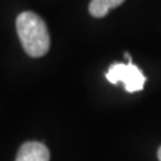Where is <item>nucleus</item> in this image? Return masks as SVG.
<instances>
[{"instance_id": "7ed1b4c3", "label": "nucleus", "mask_w": 161, "mask_h": 161, "mask_svg": "<svg viewBox=\"0 0 161 161\" xmlns=\"http://www.w3.org/2000/svg\"><path fill=\"white\" fill-rule=\"evenodd\" d=\"M15 161H50V150L42 142L28 141L19 148Z\"/></svg>"}, {"instance_id": "20e7f679", "label": "nucleus", "mask_w": 161, "mask_h": 161, "mask_svg": "<svg viewBox=\"0 0 161 161\" xmlns=\"http://www.w3.org/2000/svg\"><path fill=\"white\" fill-rule=\"evenodd\" d=\"M125 0H92L89 4V12L93 18H103L112 8L121 6Z\"/></svg>"}, {"instance_id": "f257e3e1", "label": "nucleus", "mask_w": 161, "mask_h": 161, "mask_svg": "<svg viewBox=\"0 0 161 161\" xmlns=\"http://www.w3.org/2000/svg\"><path fill=\"white\" fill-rule=\"evenodd\" d=\"M16 31L20 43L30 57L40 58L50 50V34L39 15L24 11L16 18Z\"/></svg>"}, {"instance_id": "f03ea898", "label": "nucleus", "mask_w": 161, "mask_h": 161, "mask_svg": "<svg viewBox=\"0 0 161 161\" xmlns=\"http://www.w3.org/2000/svg\"><path fill=\"white\" fill-rule=\"evenodd\" d=\"M106 78L110 83L114 85L122 82L125 90L128 93H134L142 90L145 80H147L142 71L132 62L112 64L106 73Z\"/></svg>"}, {"instance_id": "39448f33", "label": "nucleus", "mask_w": 161, "mask_h": 161, "mask_svg": "<svg viewBox=\"0 0 161 161\" xmlns=\"http://www.w3.org/2000/svg\"><path fill=\"white\" fill-rule=\"evenodd\" d=\"M157 157H158V160L161 161V147H160V149H158V152H157Z\"/></svg>"}]
</instances>
